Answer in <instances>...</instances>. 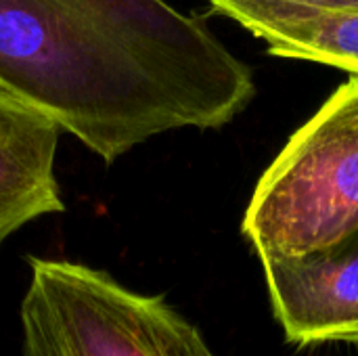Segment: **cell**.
Instances as JSON below:
<instances>
[{
    "label": "cell",
    "instance_id": "obj_4",
    "mask_svg": "<svg viewBox=\"0 0 358 356\" xmlns=\"http://www.w3.org/2000/svg\"><path fill=\"white\" fill-rule=\"evenodd\" d=\"M260 262L273 313L289 344L358 346V231L321 250Z\"/></svg>",
    "mask_w": 358,
    "mask_h": 356
},
{
    "label": "cell",
    "instance_id": "obj_5",
    "mask_svg": "<svg viewBox=\"0 0 358 356\" xmlns=\"http://www.w3.org/2000/svg\"><path fill=\"white\" fill-rule=\"evenodd\" d=\"M61 130L0 92V250L23 227L61 214L55 174Z\"/></svg>",
    "mask_w": 358,
    "mask_h": 356
},
{
    "label": "cell",
    "instance_id": "obj_2",
    "mask_svg": "<svg viewBox=\"0 0 358 356\" xmlns=\"http://www.w3.org/2000/svg\"><path fill=\"white\" fill-rule=\"evenodd\" d=\"M258 258L298 256L358 231V76L287 138L241 222Z\"/></svg>",
    "mask_w": 358,
    "mask_h": 356
},
{
    "label": "cell",
    "instance_id": "obj_3",
    "mask_svg": "<svg viewBox=\"0 0 358 356\" xmlns=\"http://www.w3.org/2000/svg\"><path fill=\"white\" fill-rule=\"evenodd\" d=\"M27 266L19 356H216L164 296L84 262L27 258Z\"/></svg>",
    "mask_w": 358,
    "mask_h": 356
},
{
    "label": "cell",
    "instance_id": "obj_7",
    "mask_svg": "<svg viewBox=\"0 0 358 356\" xmlns=\"http://www.w3.org/2000/svg\"><path fill=\"white\" fill-rule=\"evenodd\" d=\"M298 2H308V4H315V6H323V8L358 13V0H298Z\"/></svg>",
    "mask_w": 358,
    "mask_h": 356
},
{
    "label": "cell",
    "instance_id": "obj_1",
    "mask_svg": "<svg viewBox=\"0 0 358 356\" xmlns=\"http://www.w3.org/2000/svg\"><path fill=\"white\" fill-rule=\"evenodd\" d=\"M0 92L105 166L172 130H216L254 71L166 0H0Z\"/></svg>",
    "mask_w": 358,
    "mask_h": 356
},
{
    "label": "cell",
    "instance_id": "obj_6",
    "mask_svg": "<svg viewBox=\"0 0 358 356\" xmlns=\"http://www.w3.org/2000/svg\"><path fill=\"white\" fill-rule=\"evenodd\" d=\"M210 13L227 17L266 44V52L338 67L358 76V13L298 0H208Z\"/></svg>",
    "mask_w": 358,
    "mask_h": 356
}]
</instances>
